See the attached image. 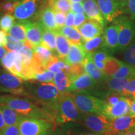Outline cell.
Instances as JSON below:
<instances>
[{
  "instance_id": "obj_5",
  "label": "cell",
  "mask_w": 135,
  "mask_h": 135,
  "mask_svg": "<svg viewBox=\"0 0 135 135\" xmlns=\"http://www.w3.org/2000/svg\"><path fill=\"white\" fill-rule=\"evenodd\" d=\"M26 81L7 70H0V92L9 93L28 98L25 88Z\"/></svg>"
},
{
  "instance_id": "obj_3",
  "label": "cell",
  "mask_w": 135,
  "mask_h": 135,
  "mask_svg": "<svg viewBox=\"0 0 135 135\" xmlns=\"http://www.w3.org/2000/svg\"><path fill=\"white\" fill-rule=\"evenodd\" d=\"M83 114L76 107L70 93L61 94L55 113L56 125L68 122H80Z\"/></svg>"
},
{
  "instance_id": "obj_11",
  "label": "cell",
  "mask_w": 135,
  "mask_h": 135,
  "mask_svg": "<svg viewBox=\"0 0 135 135\" xmlns=\"http://www.w3.org/2000/svg\"><path fill=\"white\" fill-rule=\"evenodd\" d=\"M135 128V116L129 114L110 120L108 131L103 135H117Z\"/></svg>"
},
{
  "instance_id": "obj_55",
  "label": "cell",
  "mask_w": 135,
  "mask_h": 135,
  "mask_svg": "<svg viewBox=\"0 0 135 135\" xmlns=\"http://www.w3.org/2000/svg\"><path fill=\"white\" fill-rule=\"evenodd\" d=\"M129 114L133 116H135V99H132V102H131L130 110H129Z\"/></svg>"
},
{
  "instance_id": "obj_45",
  "label": "cell",
  "mask_w": 135,
  "mask_h": 135,
  "mask_svg": "<svg viewBox=\"0 0 135 135\" xmlns=\"http://www.w3.org/2000/svg\"><path fill=\"white\" fill-rule=\"evenodd\" d=\"M53 11L54 16H55V23L56 25L57 30H58L65 26L66 21V15L61 12H60V11H55V10H53Z\"/></svg>"
},
{
  "instance_id": "obj_33",
  "label": "cell",
  "mask_w": 135,
  "mask_h": 135,
  "mask_svg": "<svg viewBox=\"0 0 135 135\" xmlns=\"http://www.w3.org/2000/svg\"><path fill=\"white\" fill-rule=\"evenodd\" d=\"M48 4L53 10L65 15L71 11V2L69 0H49Z\"/></svg>"
},
{
  "instance_id": "obj_6",
  "label": "cell",
  "mask_w": 135,
  "mask_h": 135,
  "mask_svg": "<svg viewBox=\"0 0 135 135\" xmlns=\"http://www.w3.org/2000/svg\"><path fill=\"white\" fill-rule=\"evenodd\" d=\"M118 26V51L123 52L135 39V23L126 16H120L114 21Z\"/></svg>"
},
{
  "instance_id": "obj_44",
  "label": "cell",
  "mask_w": 135,
  "mask_h": 135,
  "mask_svg": "<svg viewBox=\"0 0 135 135\" xmlns=\"http://www.w3.org/2000/svg\"><path fill=\"white\" fill-rule=\"evenodd\" d=\"M84 73H85V71H84L83 63L73 64V65H70V73L72 78L78 76L83 74Z\"/></svg>"
},
{
  "instance_id": "obj_13",
  "label": "cell",
  "mask_w": 135,
  "mask_h": 135,
  "mask_svg": "<svg viewBox=\"0 0 135 135\" xmlns=\"http://www.w3.org/2000/svg\"><path fill=\"white\" fill-rule=\"evenodd\" d=\"M101 48L106 49L111 53L118 50V26L116 23H114L104 30Z\"/></svg>"
},
{
  "instance_id": "obj_18",
  "label": "cell",
  "mask_w": 135,
  "mask_h": 135,
  "mask_svg": "<svg viewBox=\"0 0 135 135\" xmlns=\"http://www.w3.org/2000/svg\"><path fill=\"white\" fill-rule=\"evenodd\" d=\"M84 12L88 19L94 20L98 22L103 27L104 26L106 22L103 16L97 0H84L83 2Z\"/></svg>"
},
{
  "instance_id": "obj_40",
  "label": "cell",
  "mask_w": 135,
  "mask_h": 135,
  "mask_svg": "<svg viewBox=\"0 0 135 135\" xmlns=\"http://www.w3.org/2000/svg\"><path fill=\"white\" fill-rule=\"evenodd\" d=\"M18 2H15L9 0H3V1L0 2V11L4 13L5 14L13 15V11Z\"/></svg>"
},
{
  "instance_id": "obj_21",
  "label": "cell",
  "mask_w": 135,
  "mask_h": 135,
  "mask_svg": "<svg viewBox=\"0 0 135 135\" xmlns=\"http://www.w3.org/2000/svg\"><path fill=\"white\" fill-rule=\"evenodd\" d=\"M86 54L82 44H70V50L64 61L69 65L83 63Z\"/></svg>"
},
{
  "instance_id": "obj_20",
  "label": "cell",
  "mask_w": 135,
  "mask_h": 135,
  "mask_svg": "<svg viewBox=\"0 0 135 135\" xmlns=\"http://www.w3.org/2000/svg\"><path fill=\"white\" fill-rule=\"evenodd\" d=\"M37 18L44 29L52 31L57 30L53 9L49 4L48 6L41 8Z\"/></svg>"
},
{
  "instance_id": "obj_35",
  "label": "cell",
  "mask_w": 135,
  "mask_h": 135,
  "mask_svg": "<svg viewBox=\"0 0 135 135\" xmlns=\"http://www.w3.org/2000/svg\"><path fill=\"white\" fill-rule=\"evenodd\" d=\"M24 46V42L17 40L10 35H6L4 41V47L6 50L11 51L19 52Z\"/></svg>"
},
{
  "instance_id": "obj_23",
  "label": "cell",
  "mask_w": 135,
  "mask_h": 135,
  "mask_svg": "<svg viewBox=\"0 0 135 135\" xmlns=\"http://www.w3.org/2000/svg\"><path fill=\"white\" fill-rule=\"evenodd\" d=\"M71 80L72 78L70 73L60 71L55 73L53 83L60 94H63L69 93Z\"/></svg>"
},
{
  "instance_id": "obj_50",
  "label": "cell",
  "mask_w": 135,
  "mask_h": 135,
  "mask_svg": "<svg viewBox=\"0 0 135 135\" xmlns=\"http://www.w3.org/2000/svg\"><path fill=\"white\" fill-rule=\"evenodd\" d=\"M71 11L75 14L80 13H84L83 6V2L71 3Z\"/></svg>"
},
{
  "instance_id": "obj_39",
  "label": "cell",
  "mask_w": 135,
  "mask_h": 135,
  "mask_svg": "<svg viewBox=\"0 0 135 135\" xmlns=\"http://www.w3.org/2000/svg\"><path fill=\"white\" fill-rule=\"evenodd\" d=\"M15 17L13 15L4 14L0 18V29L8 33L15 24Z\"/></svg>"
},
{
  "instance_id": "obj_51",
  "label": "cell",
  "mask_w": 135,
  "mask_h": 135,
  "mask_svg": "<svg viewBox=\"0 0 135 135\" xmlns=\"http://www.w3.org/2000/svg\"><path fill=\"white\" fill-rule=\"evenodd\" d=\"M74 20H75V13H73L71 11H69V12L66 15V21L65 26L73 27Z\"/></svg>"
},
{
  "instance_id": "obj_4",
  "label": "cell",
  "mask_w": 135,
  "mask_h": 135,
  "mask_svg": "<svg viewBox=\"0 0 135 135\" xmlns=\"http://www.w3.org/2000/svg\"><path fill=\"white\" fill-rule=\"evenodd\" d=\"M74 102L83 114H103L107 104L103 99L87 91L70 93Z\"/></svg>"
},
{
  "instance_id": "obj_14",
  "label": "cell",
  "mask_w": 135,
  "mask_h": 135,
  "mask_svg": "<svg viewBox=\"0 0 135 135\" xmlns=\"http://www.w3.org/2000/svg\"><path fill=\"white\" fill-rule=\"evenodd\" d=\"M26 29V40L34 48L41 45L43 28L39 21H28L23 22Z\"/></svg>"
},
{
  "instance_id": "obj_49",
  "label": "cell",
  "mask_w": 135,
  "mask_h": 135,
  "mask_svg": "<svg viewBox=\"0 0 135 135\" xmlns=\"http://www.w3.org/2000/svg\"><path fill=\"white\" fill-rule=\"evenodd\" d=\"M127 13L130 15L131 18L135 21V0H126Z\"/></svg>"
},
{
  "instance_id": "obj_24",
  "label": "cell",
  "mask_w": 135,
  "mask_h": 135,
  "mask_svg": "<svg viewBox=\"0 0 135 135\" xmlns=\"http://www.w3.org/2000/svg\"><path fill=\"white\" fill-rule=\"evenodd\" d=\"M0 109L2 112L3 118L6 126L11 125H19L23 118L25 117L18 113L14 109L10 108L6 106L0 105Z\"/></svg>"
},
{
  "instance_id": "obj_32",
  "label": "cell",
  "mask_w": 135,
  "mask_h": 135,
  "mask_svg": "<svg viewBox=\"0 0 135 135\" xmlns=\"http://www.w3.org/2000/svg\"><path fill=\"white\" fill-rule=\"evenodd\" d=\"M103 44V35L94 37L91 40L84 41L82 43L84 50L86 53H93L94 51L101 48Z\"/></svg>"
},
{
  "instance_id": "obj_58",
  "label": "cell",
  "mask_w": 135,
  "mask_h": 135,
  "mask_svg": "<svg viewBox=\"0 0 135 135\" xmlns=\"http://www.w3.org/2000/svg\"><path fill=\"white\" fill-rule=\"evenodd\" d=\"M54 133H55V135H63V133L61 132V131L60 127H58V126H56V127L55 128Z\"/></svg>"
},
{
  "instance_id": "obj_41",
  "label": "cell",
  "mask_w": 135,
  "mask_h": 135,
  "mask_svg": "<svg viewBox=\"0 0 135 135\" xmlns=\"http://www.w3.org/2000/svg\"><path fill=\"white\" fill-rule=\"evenodd\" d=\"M55 73L48 70H46L43 73L35 75L34 80L40 83H53Z\"/></svg>"
},
{
  "instance_id": "obj_59",
  "label": "cell",
  "mask_w": 135,
  "mask_h": 135,
  "mask_svg": "<svg viewBox=\"0 0 135 135\" xmlns=\"http://www.w3.org/2000/svg\"><path fill=\"white\" fill-rule=\"evenodd\" d=\"M71 3H75V2H83L84 0H69Z\"/></svg>"
},
{
  "instance_id": "obj_15",
  "label": "cell",
  "mask_w": 135,
  "mask_h": 135,
  "mask_svg": "<svg viewBox=\"0 0 135 135\" xmlns=\"http://www.w3.org/2000/svg\"><path fill=\"white\" fill-rule=\"evenodd\" d=\"M103 28L98 22L94 20L88 19L81 26L78 28L84 41L102 35L103 33Z\"/></svg>"
},
{
  "instance_id": "obj_54",
  "label": "cell",
  "mask_w": 135,
  "mask_h": 135,
  "mask_svg": "<svg viewBox=\"0 0 135 135\" xmlns=\"http://www.w3.org/2000/svg\"><path fill=\"white\" fill-rule=\"evenodd\" d=\"M6 127V124H5L2 112H1V109H0V129L3 130V129H4Z\"/></svg>"
},
{
  "instance_id": "obj_19",
  "label": "cell",
  "mask_w": 135,
  "mask_h": 135,
  "mask_svg": "<svg viewBox=\"0 0 135 135\" xmlns=\"http://www.w3.org/2000/svg\"><path fill=\"white\" fill-rule=\"evenodd\" d=\"M131 78H115L113 77H107L101 83L98 84V86L108 93H118L121 94L126 84Z\"/></svg>"
},
{
  "instance_id": "obj_36",
  "label": "cell",
  "mask_w": 135,
  "mask_h": 135,
  "mask_svg": "<svg viewBox=\"0 0 135 135\" xmlns=\"http://www.w3.org/2000/svg\"><path fill=\"white\" fill-rule=\"evenodd\" d=\"M123 61L135 67V39L124 51Z\"/></svg>"
},
{
  "instance_id": "obj_62",
  "label": "cell",
  "mask_w": 135,
  "mask_h": 135,
  "mask_svg": "<svg viewBox=\"0 0 135 135\" xmlns=\"http://www.w3.org/2000/svg\"><path fill=\"white\" fill-rule=\"evenodd\" d=\"M2 133H3V130L0 129V135H2Z\"/></svg>"
},
{
  "instance_id": "obj_37",
  "label": "cell",
  "mask_w": 135,
  "mask_h": 135,
  "mask_svg": "<svg viewBox=\"0 0 135 135\" xmlns=\"http://www.w3.org/2000/svg\"><path fill=\"white\" fill-rule=\"evenodd\" d=\"M19 56V52L11 51H9L4 56V57L1 61V65L6 70L9 71L12 68L15 61Z\"/></svg>"
},
{
  "instance_id": "obj_52",
  "label": "cell",
  "mask_w": 135,
  "mask_h": 135,
  "mask_svg": "<svg viewBox=\"0 0 135 135\" xmlns=\"http://www.w3.org/2000/svg\"><path fill=\"white\" fill-rule=\"evenodd\" d=\"M6 36V32L2 30H0V45H1V46H4V41Z\"/></svg>"
},
{
  "instance_id": "obj_28",
  "label": "cell",
  "mask_w": 135,
  "mask_h": 135,
  "mask_svg": "<svg viewBox=\"0 0 135 135\" xmlns=\"http://www.w3.org/2000/svg\"><path fill=\"white\" fill-rule=\"evenodd\" d=\"M41 45L51 51L56 55V32L55 31L44 29L42 35Z\"/></svg>"
},
{
  "instance_id": "obj_26",
  "label": "cell",
  "mask_w": 135,
  "mask_h": 135,
  "mask_svg": "<svg viewBox=\"0 0 135 135\" xmlns=\"http://www.w3.org/2000/svg\"><path fill=\"white\" fill-rule=\"evenodd\" d=\"M58 31L66 38L70 44H82L84 41L80 33L75 27L65 26Z\"/></svg>"
},
{
  "instance_id": "obj_46",
  "label": "cell",
  "mask_w": 135,
  "mask_h": 135,
  "mask_svg": "<svg viewBox=\"0 0 135 135\" xmlns=\"http://www.w3.org/2000/svg\"><path fill=\"white\" fill-rule=\"evenodd\" d=\"M22 68H23V63H22L21 56H20V54L19 53V56L15 61L14 65H13L11 70L9 71V72L19 76L22 70Z\"/></svg>"
},
{
  "instance_id": "obj_38",
  "label": "cell",
  "mask_w": 135,
  "mask_h": 135,
  "mask_svg": "<svg viewBox=\"0 0 135 135\" xmlns=\"http://www.w3.org/2000/svg\"><path fill=\"white\" fill-rule=\"evenodd\" d=\"M33 51L36 53L37 55L43 60L44 66H45V63H46L51 57H52L54 55H55V54L53 55V53L48 48H46V47L43 46L41 45H38L37 46L33 48Z\"/></svg>"
},
{
  "instance_id": "obj_12",
  "label": "cell",
  "mask_w": 135,
  "mask_h": 135,
  "mask_svg": "<svg viewBox=\"0 0 135 135\" xmlns=\"http://www.w3.org/2000/svg\"><path fill=\"white\" fill-rule=\"evenodd\" d=\"M132 99L128 97H123L117 104L114 106H106L103 114L109 120L120 117L129 113Z\"/></svg>"
},
{
  "instance_id": "obj_57",
  "label": "cell",
  "mask_w": 135,
  "mask_h": 135,
  "mask_svg": "<svg viewBox=\"0 0 135 135\" xmlns=\"http://www.w3.org/2000/svg\"><path fill=\"white\" fill-rule=\"evenodd\" d=\"M54 130H55V128L49 129V130L45 131V132L42 133V134L40 135H55V133H54Z\"/></svg>"
},
{
  "instance_id": "obj_48",
  "label": "cell",
  "mask_w": 135,
  "mask_h": 135,
  "mask_svg": "<svg viewBox=\"0 0 135 135\" xmlns=\"http://www.w3.org/2000/svg\"><path fill=\"white\" fill-rule=\"evenodd\" d=\"M2 135H20L18 125L6 126L3 130Z\"/></svg>"
},
{
  "instance_id": "obj_31",
  "label": "cell",
  "mask_w": 135,
  "mask_h": 135,
  "mask_svg": "<svg viewBox=\"0 0 135 135\" xmlns=\"http://www.w3.org/2000/svg\"><path fill=\"white\" fill-rule=\"evenodd\" d=\"M122 61L118 60L112 56L109 57L104 65L103 73L107 77H111L119 70L122 64Z\"/></svg>"
},
{
  "instance_id": "obj_27",
  "label": "cell",
  "mask_w": 135,
  "mask_h": 135,
  "mask_svg": "<svg viewBox=\"0 0 135 135\" xmlns=\"http://www.w3.org/2000/svg\"><path fill=\"white\" fill-rule=\"evenodd\" d=\"M111 54L109 51L103 48L94 51L92 53L93 60L98 68L103 72L104 65L106 61L109 57L111 56Z\"/></svg>"
},
{
  "instance_id": "obj_47",
  "label": "cell",
  "mask_w": 135,
  "mask_h": 135,
  "mask_svg": "<svg viewBox=\"0 0 135 135\" xmlns=\"http://www.w3.org/2000/svg\"><path fill=\"white\" fill-rule=\"evenodd\" d=\"M88 20L86 15L84 13H76L75 15V20H74V26L75 28H78Z\"/></svg>"
},
{
  "instance_id": "obj_17",
  "label": "cell",
  "mask_w": 135,
  "mask_h": 135,
  "mask_svg": "<svg viewBox=\"0 0 135 135\" xmlns=\"http://www.w3.org/2000/svg\"><path fill=\"white\" fill-rule=\"evenodd\" d=\"M83 65L86 73H87L97 83H101L107 78L104 73L99 70L95 65L93 60L92 53L86 54Z\"/></svg>"
},
{
  "instance_id": "obj_8",
  "label": "cell",
  "mask_w": 135,
  "mask_h": 135,
  "mask_svg": "<svg viewBox=\"0 0 135 135\" xmlns=\"http://www.w3.org/2000/svg\"><path fill=\"white\" fill-rule=\"evenodd\" d=\"M106 23L114 21L127 13L126 0H97Z\"/></svg>"
},
{
  "instance_id": "obj_9",
  "label": "cell",
  "mask_w": 135,
  "mask_h": 135,
  "mask_svg": "<svg viewBox=\"0 0 135 135\" xmlns=\"http://www.w3.org/2000/svg\"><path fill=\"white\" fill-rule=\"evenodd\" d=\"M42 0H21L18 3L13 15L17 21H33L41 9Z\"/></svg>"
},
{
  "instance_id": "obj_42",
  "label": "cell",
  "mask_w": 135,
  "mask_h": 135,
  "mask_svg": "<svg viewBox=\"0 0 135 135\" xmlns=\"http://www.w3.org/2000/svg\"><path fill=\"white\" fill-rule=\"evenodd\" d=\"M123 97L124 96L118 93H109L104 98V101L107 106H114L117 104Z\"/></svg>"
},
{
  "instance_id": "obj_30",
  "label": "cell",
  "mask_w": 135,
  "mask_h": 135,
  "mask_svg": "<svg viewBox=\"0 0 135 135\" xmlns=\"http://www.w3.org/2000/svg\"><path fill=\"white\" fill-rule=\"evenodd\" d=\"M111 77L115 78H127L135 77V67L123 61L120 68Z\"/></svg>"
},
{
  "instance_id": "obj_10",
  "label": "cell",
  "mask_w": 135,
  "mask_h": 135,
  "mask_svg": "<svg viewBox=\"0 0 135 135\" xmlns=\"http://www.w3.org/2000/svg\"><path fill=\"white\" fill-rule=\"evenodd\" d=\"M80 123L89 131L103 135L108 131L110 120L103 114H83Z\"/></svg>"
},
{
  "instance_id": "obj_25",
  "label": "cell",
  "mask_w": 135,
  "mask_h": 135,
  "mask_svg": "<svg viewBox=\"0 0 135 135\" xmlns=\"http://www.w3.org/2000/svg\"><path fill=\"white\" fill-rule=\"evenodd\" d=\"M56 55L61 60H65L68 53L70 44L66 38L58 30H56Z\"/></svg>"
},
{
  "instance_id": "obj_29",
  "label": "cell",
  "mask_w": 135,
  "mask_h": 135,
  "mask_svg": "<svg viewBox=\"0 0 135 135\" xmlns=\"http://www.w3.org/2000/svg\"><path fill=\"white\" fill-rule=\"evenodd\" d=\"M7 33L13 38L23 42L26 41V29L23 22L17 21L15 23L14 25L10 28Z\"/></svg>"
},
{
  "instance_id": "obj_56",
  "label": "cell",
  "mask_w": 135,
  "mask_h": 135,
  "mask_svg": "<svg viewBox=\"0 0 135 135\" xmlns=\"http://www.w3.org/2000/svg\"><path fill=\"white\" fill-rule=\"evenodd\" d=\"M117 135H135V128H133V129H130V130L119 133Z\"/></svg>"
},
{
  "instance_id": "obj_60",
  "label": "cell",
  "mask_w": 135,
  "mask_h": 135,
  "mask_svg": "<svg viewBox=\"0 0 135 135\" xmlns=\"http://www.w3.org/2000/svg\"><path fill=\"white\" fill-rule=\"evenodd\" d=\"M129 97L131 98V99H135V93H133L131 94Z\"/></svg>"
},
{
  "instance_id": "obj_43",
  "label": "cell",
  "mask_w": 135,
  "mask_h": 135,
  "mask_svg": "<svg viewBox=\"0 0 135 135\" xmlns=\"http://www.w3.org/2000/svg\"><path fill=\"white\" fill-rule=\"evenodd\" d=\"M133 93H135V77L129 80L126 84L121 92V94L124 97H129V95Z\"/></svg>"
},
{
  "instance_id": "obj_1",
  "label": "cell",
  "mask_w": 135,
  "mask_h": 135,
  "mask_svg": "<svg viewBox=\"0 0 135 135\" xmlns=\"http://www.w3.org/2000/svg\"><path fill=\"white\" fill-rule=\"evenodd\" d=\"M25 88L28 97L40 104L55 124V113L61 94L53 83H38L26 81Z\"/></svg>"
},
{
  "instance_id": "obj_22",
  "label": "cell",
  "mask_w": 135,
  "mask_h": 135,
  "mask_svg": "<svg viewBox=\"0 0 135 135\" xmlns=\"http://www.w3.org/2000/svg\"><path fill=\"white\" fill-rule=\"evenodd\" d=\"M60 128L63 135H101L89 131L80 122L66 123Z\"/></svg>"
},
{
  "instance_id": "obj_7",
  "label": "cell",
  "mask_w": 135,
  "mask_h": 135,
  "mask_svg": "<svg viewBox=\"0 0 135 135\" xmlns=\"http://www.w3.org/2000/svg\"><path fill=\"white\" fill-rule=\"evenodd\" d=\"M20 135H40L55 128L54 123L41 118L24 117L19 124Z\"/></svg>"
},
{
  "instance_id": "obj_34",
  "label": "cell",
  "mask_w": 135,
  "mask_h": 135,
  "mask_svg": "<svg viewBox=\"0 0 135 135\" xmlns=\"http://www.w3.org/2000/svg\"><path fill=\"white\" fill-rule=\"evenodd\" d=\"M19 53L21 56L23 65H28L30 64L33 58V48L27 40L24 42V46Z\"/></svg>"
},
{
  "instance_id": "obj_53",
  "label": "cell",
  "mask_w": 135,
  "mask_h": 135,
  "mask_svg": "<svg viewBox=\"0 0 135 135\" xmlns=\"http://www.w3.org/2000/svg\"><path fill=\"white\" fill-rule=\"evenodd\" d=\"M6 53H7L6 49L4 48V46L0 45V65H1V61H2Z\"/></svg>"
},
{
  "instance_id": "obj_61",
  "label": "cell",
  "mask_w": 135,
  "mask_h": 135,
  "mask_svg": "<svg viewBox=\"0 0 135 135\" xmlns=\"http://www.w3.org/2000/svg\"><path fill=\"white\" fill-rule=\"evenodd\" d=\"M9 1H15V2H18V1H21V0H9Z\"/></svg>"
},
{
  "instance_id": "obj_2",
  "label": "cell",
  "mask_w": 135,
  "mask_h": 135,
  "mask_svg": "<svg viewBox=\"0 0 135 135\" xmlns=\"http://www.w3.org/2000/svg\"><path fill=\"white\" fill-rule=\"evenodd\" d=\"M0 105L8 106L25 117L41 118L53 123L43 107H39L26 97L20 98L6 94L0 95Z\"/></svg>"
},
{
  "instance_id": "obj_16",
  "label": "cell",
  "mask_w": 135,
  "mask_h": 135,
  "mask_svg": "<svg viewBox=\"0 0 135 135\" xmlns=\"http://www.w3.org/2000/svg\"><path fill=\"white\" fill-rule=\"evenodd\" d=\"M97 83L86 73L72 78L69 93L78 91H90L98 86Z\"/></svg>"
}]
</instances>
